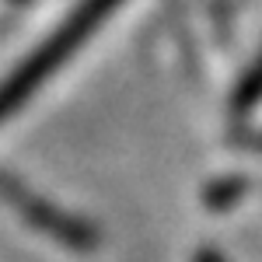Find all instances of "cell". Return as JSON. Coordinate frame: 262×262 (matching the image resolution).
<instances>
[{
    "label": "cell",
    "instance_id": "cell-1",
    "mask_svg": "<svg viewBox=\"0 0 262 262\" xmlns=\"http://www.w3.org/2000/svg\"><path fill=\"white\" fill-rule=\"evenodd\" d=\"M259 101H262V53H259V60L248 67V74L242 77L238 91H234V108L245 112V108H252Z\"/></svg>",
    "mask_w": 262,
    "mask_h": 262
},
{
    "label": "cell",
    "instance_id": "cell-2",
    "mask_svg": "<svg viewBox=\"0 0 262 262\" xmlns=\"http://www.w3.org/2000/svg\"><path fill=\"white\" fill-rule=\"evenodd\" d=\"M255 143H259V147H262V137H255Z\"/></svg>",
    "mask_w": 262,
    "mask_h": 262
}]
</instances>
